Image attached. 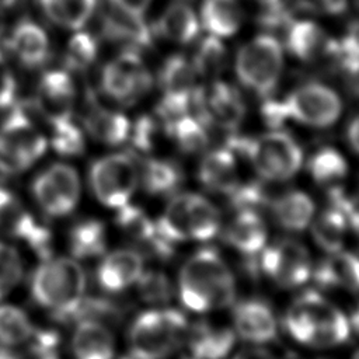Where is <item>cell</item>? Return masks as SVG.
Returning <instances> with one entry per match:
<instances>
[{
	"label": "cell",
	"instance_id": "obj_1",
	"mask_svg": "<svg viewBox=\"0 0 359 359\" xmlns=\"http://www.w3.org/2000/svg\"><path fill=\"white\" fill-rule=\"evenodd\" d=\"M182 304L192 311L205 313L234 303V276L213 248H202L182 265L178 278Z\"/></svg>",
	"mask_w": 359,
	"mask_h": 359
},
{
	"label": "cell",
	"instance_id": "obj_2",
	"mask_svg": "<svg viewBox=\"0 0 359 359\" xmlns=\"http://www.w3.org/2000/svg\"><path fill=\"white\" fill-rule=\"evenodd\" d=\"M285 327L300 344L313 348H332L351 334L346 316L318 292H303L287 309Z\"/></svg>",
	"mask_w": 359,
	"mask_h": 359
},
{
	"label": "cell",
	"instance_id": "obj_3",
	"mask_svg": "<svg viewBox=\"0 0 359 359\" xmlns=\"http://www.w3.org/2000/svg\"><path fill=\"white\" fill-rule=\"evenodd\" d=\"M87 276L73 257H48L31 278L32 299L60 318H73L86 297Z\"/></svg>",
	"mask_w": 359,
	"mask_h": 359
},
{
	"label": "cell",
	"instance_id": "obj_4",
	"mask_svg": "<svg viewBox=\"0 0 359 359\" xmlns=\"http://www.w3.org/2000/svg\"><path fill=\"white\" fill-rule=\"evenodd\" d=\"M227 149L247 157L255 171L268 181H286L302 167L303 151L287 132L272 129L257 137L231 135Z\"/></svg>",
	"mask_w": 359,
	"mask_h": 359
},
{
	"label": "cell",
	"instance_id": "obj_5",
	"mask_svg": "<svg viewBox=\"0 0 359 359\" xmlns=\"http://www.w3.org/2000/svg\"><path fill=\"white\" fill-rule=\"evenodd\" d=\"M188 327L185 316L175 309L143 311L129 327V353L139 359H164L185 342Z\"/></svg>",
	"mask_w": 359,
	"mask_h": 359
},
{
	"label": "cell",
	"instance_id": "obj_6",
	"mask_svg": "<svg viewBox=\"0 0 359 359\" xmlns=\"http://www.w3.org/2000/svg\"><path fill=\"white\" fill-rule=\"evenodd\" d=\"M283 69L279 41L269 34L254 36L243 45L236 57V73L243 86L258 95L271 97Z\"/></svg>",
	"mask_w": 359,
	"mask_h": 359
},
{
	"label": "cell",
	"instance_id": "obj_7",
	"mask_svg": "<svg viewBox=\"0 0 359 359\" xmlns=\"http://www.w3.org/2000/svg\"><path fill=\"white\" fill-rule=\"evenodd\" d=\"M88 178L94 196L102 205L119 209L136 191L139 170L130 156L115 153L94 161Z\"/></svg>",
	"mask_w": 359,
	"mask_h": 359
},
{
	"label": "cell",
	"instance_id": "obj_8",
	"mask_svg": "<svg viewBox=\"0 0 359 359\" xmlns=\"http://www.w3.org/2000/svg\"><path fill=\"white\" fill-rule=\"evenodd\" d=\"M191 104L196 108V118L205 126L217 125L233 132L245 116V102L240 91L220 80H213L206 87L196 86Z\"/></svg>",
	"mask_w": 359,
	"mask_h": 359
},
{
	"label": "cell",
	"instance_id": "obj_9",
	"mask_svg": "<svg viewBox=\"0 0 359 359\" xmlns=\"http://www.w3.org/2000/svg\"><path fill=\"white\" fill-rule=\"evenodd\" d=\"M261 269L278 286L294 289L311 278L313 262L303 244L283 238L262 250Z\"/></svg>",
	"mask_w": 359,
	"mask_h": 359
},
{
	"label": "cell",
	"instance_id": "obj_10",
	"mask_svg": "<svg viewBox=\"0 0 359 359\" xmlns=\"http://www.w3.org/2000/svg\"><path fill=\"white\" fill-rule=\"evenodd\" d=\"M77 171L62 163L50 165L32 181V194L39 208L52 217L69 215L80 199Z\"/></svg>",
	"mask_w": 359,
	"mask_h": 359
},
{
	"label": "cell",
	"instance_id": "obj_11",
	"mask_svg": "<svg viewBox=\"0 0 359 359\" xmlns=\"http://www.w3.org/2000/svg\"><path fill=\"white\" fill-rule=\"evenodd\" d=\"M101 86L109 97L129 105L150 90L151 76L140 55L126 50L105 65Z\"/></svg>",
	"mask_w": 359,
	"mask_h": 359
},
{
	"label": "cell",
	"instance_id": "obj_12",
	"mask_svg": "<svg viewBox=\"0 0 359 359\" xmlns=\"http://www.w3.org/2000/svg\"><path fill=\"white\" fill-rule=\"evenodd\" d=\"M289 119L309 126L327 128L335 123L342 111L339 95L330 87L310 83L292 91L285 100Z\"/></svg>",
	"mask_w": 359,
	"mask_h": 359
},
{
	"label": "cell",
	"instance_id": "obj_13",
	"mask_svg": "<svg viewBox=\"0 0 359 359\" xmlns=\"http://www.w3.org/2000/svg\"><path fill=\"white\" fill-rule=\"evenodd\" d=\"M115 222L121 233L137 245V251L142 255L146 252L161 259H167L172 255L174 244L160 236L156 222H153L143 209L126 203L118 209Z\"/></svg>",
	"mask_w": 359,
	"mask_h": 359
},
{
	"label": "cell",
	"instance_id": "obj_14",
	"mask_svg": "<svg viewBox=\"0 0 359 359\" xmlns=\"http://www.w3.org/2000/svg\"><path fill=\"white\" fill-rule=\"evenodd\" d=\"M143 271V257L137 250L119 248L101 257L95 278L105 292L119 293L135 285Z\"/></svg>",
	"mask_w": 359,
	"mask_h": 359
},
{
	"label": "cell",
	"instance_id": "obj_15",
	"mask_svg": "<svg viewBox=\"0 0 359 359\" xmlns=\"http://www.w3.org/2000/svg\"><path fill=\"white\" fill-rule=\"evenodd\" d=\"M234 332L241 339L257 344H268L276 338L278 324L273 310L259 299H247L233 309Z\"/></svg>",
	"mask_w": 359,
	"mask_h": 359
},
{
	"label": "cell",
	"instance_id": "obj_16",
	"mask_svg": "<svg viewBox=\"0 0 359 359\" xmlns=\"http://www.w3.org/2000/svg\"><path fill=\"white\" fill-rule=\"evenodd\" d=\"M286 48L297 59L314 63L321 59L335 60L337 41L310 20H294L286 29Z\"/></svg>",
	"mask_w": 359,
	"mask_h": 359
},
{
	"label": "cell",
	"instance_id": "obj_17",
	"mask_svg": "<svg viewBox=\"0 0 359 359\" xmlns=\"http://www.w3.org/2000/svg\"><path fill=\"white\" fill-rule=\"evenodd\" d=\"M74 86L70 76L62 70L45 73L36 90V108L49 121L70 119L74 102Z\"/></svg>",
	"mask_w": 359,
	"mask_h": 359
},
{
	"label": "cell",
	"instance_id": "obj_18",
	"mask_svg": "<svg viewBox=\"0 0 359 359\" xmlns=\"http://www.w3.org/2000/svg\"><path fill=\"white\" fill-rule=\"evenodd\" d=\"M224 238L241 255L257 257L266 245V224L258 212L237 210L224 230Z\"/></svg>",
	"mask_w": 359,
	"mask_h": 359
},
{
	"label": "cell",
	"instance_id": "obj_19",
	"mask_svg": "<svg viewBox=\"0 0 359 359\" xmlns=\"http://www.w3.org/2000/svg\"><path fill=\"white\" fill-rule=\"evenodd\" d=\"M70 351L74 359H114L115 338L105 324L79 320L70 338Z\"/></svg>",
	"mask_w": 359,
	"mask_h": 359
},
{
	"label": "cell",
	"instance_id": "obj_20",
	"mask_svg": "<svg viewBox=\"0 0 359 359\" xmlns=\"http://www.w3.org/2000/svg\"><path fill=\"white\" fill-rule=\"evenodd\" d=\"M198 180L206 189L229 196L240 184L233 151L216 149L205 154L198 168Z\"/></svg>",
	"mask_w": 359,
	"mask_h": 359
},
{
	"label": "cell",
	"instance_id": "obj_21",
	"mask_svg": "<svg viewBox=\"0 0 359 359\" xmlns=\"http://www.w3.org/2000/svg\"><path fill=\"white\" fill-rule=\"evenodd\" d=\"M185 341L194 359H223L234 346L236 332L230 328L198 321L188 327Z\"/></svg>",
	"mask_w": 359,
	"mask_h": 359
},
{
	"label": "cell",
	"instance_id": "obj_22",
	"mask_svg": "<svg viewBox=\"0 0 359 359\" xmlns=\"http://www.w3.org/2000/svg\"><path fill=\"white\" fill-rule=\"evenodd\" d=\"M0 136L34 163L43 156L48 142L34 122L20 109L13 111L0 129Z\"/></svg>",
	"mask_w": 359,
	"mask_h": 359
},
{
	"label": "cell",
	"instance_id": "obj_23",
	"mask_svg": "<svg viewBox=\"0 0 359 359\" xmlns=\"http://www.w3.org/2000/svg\"><path fill=\"white\" fill-rule=\"evenodd\" d=\"M311 278L324 287H342L351 292H359V255L344 252L342 250L330 254L313 268Z\"/></svg>",
	"mask_w": 359,
	"mask_h": 359
},
{
	"label": "cell",
	"instance_id": "obj_24",
	"mask_svg": "<svg viewBox=\"0 0 359 359\" xmlns=\"http://www.w3.org/2000/svg\"><path fill=\"white\" fill-rule=\"evenodd\" d=\"M41 227L13 192L0 188V234L28 243Z\"/></svg>",
	"mask_w": 359,
	"mask_h": 359
},
{
	"label": "cell",
	"instance_id": "obj_25",
	"mask_svg": "<svg viewBox=\"0 0 359 359\" xmlns=\"http://www.w3.org/2000/svg\"><path fill=\"white\" fill-rule=\"evenodd\" d=\"M185 222L188 240L209 241L220 230L222 219L219 209L205 196L187 192Z\"/></svg>",
	"mask_w": 359,
	"mask_h": 359
},
{
	"label": "cell",
	"instance_id": "obj_26",
	"mask_svg": "<svg viewBox=\"0 0 359 359\" xmlns=\"http://www.w3.org/2000/svg\"><path fill=\"white\" fill-rule=\"evenodd\" d=\"M276 223L287 231H302L313 220L314 202L302 191H289L271 202Z\"/></svg>",
	"mask_w": 359,
	"mask_h": 359
},
{
	"label": "cell",
	"instance_id": "obj_27",
	"mask_svg": "<svg viewBox=\"0 0 359 359\" xmlns=\"http://www.w3.org/2000/svg\"><path fill=\"white\" fill-rule=\"evenodd\" d=\"M10 46L15 57L28 67L42 65L48 56L49 42L45 31L32 21H21L13 31Z\"/></svg>",
	"mask_w": 359,
	"mask_h": 359
},
{
	"label": "cell",
	"instance_id": "obj_28",
	"mask_svg": "<svg viewBox=\"0 0 359 359\" xmlns=\"http://www.w3.org/2000/svg\"><path fill=\"white\" fill-rule=\"evenodd\" d=\"M154 31L177 43H189L199 34V21L194 10L184 1L168 6L154 25Z\"/></svg>",
	"mask_w": 359,
	"mask_h": 359
},
{
	"label": "cell",
	"instance_id": "obj_29",
	"mask_svg": "<svg viewBox=\"0 0 359 359\" xmlns=\"http://www.w3.org/2000/svg\"><path fill=\"white\" fill-rule=\"evenodd\" d=\"M84 125L93 139L109 146L123 143L130 132V122L123 114L101 107L88 111Z\"/></svg>",
	"mask_w": 359,
	"mask_h": 359
},
{
	"label": "cell",
	"instance_id": "obj_30",
	"mask_svg": "<svg viewBox=\"0 0 359 359\" xmlns=\"http://www.w3.org/2000/svg\"><path fill=\"white\" fill-rule=\"evenodd\" d=\"M69 248L74 259L101 258L107 251V230L97 219L79 220L69 233Z\"/></svg>",
	"mask_w": 359,
	"mask_h": 359
},
{
	"label": "cell",
	"instance_id": "obj_31",
	"mask_svg": "<svg viewBox=\"0 0 359 359\" xmlns=\"http://www.w3.org/2000/svg\"><path fill=\"white\" fill-rule=\"evenodd\" d=\"M201 21L210 35L231 36L243 22V8L238 0H203Z\"/></svg>",
	"mask_w": 359,
	"mask_h": 359
},
{
	"label": "cell",
	"instance_id": "obj_32",
	"mask_svg": "<svg viewBox=\"0 0 359 359\" xmlns=\"http://www.w3.org/2000/svg\"><path fill=\"white\" fill-rule=\"evenodd\" d=\"M104 18V31L114 39L128 41L137 46L151 43V28L140 15L129 14L115 6Z\"/></svg>",
	"mask_w": 359,
	"mask_h": 359
},
{
	"label": "cell",
	"instance_id": "obj_33",
	"mask_svg": "<svg viewBox=\"0 0 359 359\" xmlns=\"http://www.w3.org/2000/svg\"><path fill=\"white\" fill-rule=\"evenodd\" d=\"M139 180L149 194L168 195L182 184L184 172L174 161L149 158L142 165Z\"/></svg>",
	"mask_w": 359,
	"mask_h": 359
},
{
	"label": "cell",
	"instance_id": "obj_34",
	"mask_svg": "<svg viewBox=\"0 0 359 359\" xmlns=\"http://www.w3.org/2000/svg\"><path fill=\"white\" fill-rule=\"evenodd\" d=\"M348 229V220L345 215L330 206L318 215L311 224V236L314 243L328 254H335L342 250Z\"/></svg>",
	"mask_w": 359,
	"mask_h": 359
},
{
	"label": "cell",
	"instance_id": "obj_35",
	"mask_svg": "<svg viewBox=\"0 0 359 359\" xmlns=\"http://www.w3.org/2000/svg\"><path fill=\"white\" fill-rule=\"evenodd\" d=\"M45 14L57 25L80 29L91 17L97 0H39Z\"/></svg>",
	"mask_w": 359,
	"mask_h": 359
},
{
	"label": "cell",
	"instance_id": "obj_36",
	"mask_svg": "<svg viewBox=\"0 0 359 359\" xmlns=\"http://www.w3.org/2000/svg\"><path fill=\"white\" fill-rule=\"evenodd\" d=\"M164 130L174 139L178 149L187 154L201 153L209 144L206 126L198 118L188 114L170 123Z\"/></svg>",
	"mask_w": 359,
	"mask_h": 359
},
{
	"label": "cell",
	"instance_id": "obj_37",
	"mask_svg": "<svg viewBox=\"0 0 359 359\" xmlns=\"http://www.w3.org/2000/svg\"><path fill=\"white\" fill-rule=\"evenodd\" d=\"M35 328L24 310L13 304H0V345L14 348L27 344Z\"/></svg>",
	"mask_w": 359,
	"mask_h": 359
},
{
	"label": "cell",
	"instance_id": "obj_38",
	"mask_svg": "<svg viewBox=\"0 0 359 359\" xmlns=\"http://www.w3.org/2000/svg\"><path fill=\"white\" fill-rule=\"evenodd\" d=\"M227 62V50L224 43L215 35L206 36L198 46L192 67L196 76L215 80L224 69Z\"/></svg>",
	"mask_w": 359,
	"mask_h": 359
},
{
	"label": "cell",
	"instance_id": "obj_39",
	"mask_svg": "<svg viewBox=\"0 0 359 359\" xmlns=\"http://www.w3.org/2000/svg\"><path fill=\"white\" fill-rule=\"evenodd\" d=\"M307 168L316 182L327 185L339 181L346 175L348 163L334 147H323L309 160Z\"/></svg>",
	"mask_w": 359,
	"mask_h": 359
},
{
	"label": "cell",
	"instance_id": "obj_40",
	"mask_svg": "<svg viewBox=\"0 0 359 359\" xmlns=\"http://www.w3.org/2000/svg\"><path fill=\"white\" fill-rule=\"evenodd\" d=\"M137 292L143 302L150 304H165L172 297V286L170 279L161 271H143L137 279Z\"/></svg>",
	"mask_w": 359,
	"mask_h": 359
},
{
	"label": "cell",
	"instance_id": "obj_41",
	"mask_svg": "<svg viewBox=\"0 0 359 359\" xmlns=\"http://www.w3.org/2000/svg\"><path fill=\"white\" fill-rule=\"evenodd\" d=\"M52 125V147L63 156H79L84 150V139L81 130L72 123L70 119L50 122Z\"/></svg>",
	"mask_w": 359,
	"mask_h": 359
},
{
	"label": "cell",
	"instance_id": "obj_42",
	"mask_svg": "<svg viewBox=\"0 0 359 359\" xmlns=\"http://www.w3.org/2000/svg\"><path fill=\"white\" fill-rule=\"evenodd\" d=\"M22 259L18 251L0 241V302L15 289L22 278Z\"/></svg>",
	"mask_w": 359,
	"mask_h": 359
},
{
	"label": "cell",
	"instance_id": "obj_43",
	"mask_svg": "<svg viewBox=\"0 0 359 359\" xmlns=\"http://www.w3.org/2000/svg\"><path fill=\"white\" fill-rule=\"evenodd\" d=\"M97 42L86 32H77L67 43L65 53V63L69 69L81 72L86 70L95 59Z\"/></svg>",
	"mask_w": 359,
	"mask_h": 359
},
{
	"label": "cell",
	"instance_id": "obj_44",
	"mask_svg": "<svg viewBox=\"0 0 359 359\" xmlns=\"http://www.w3.org/2000/svg\"><path fill=\"white\" fill-rule=\"evenodd\" d=\"M230 203L237 210H254L259 213V209L271 205L272 201H269V194L266 188L254 181L248 184H238L234 191L229 195Z\"/></svg>",
	"mask_w": 359,
	"mask_h": 359
},
{
	"label": "cell",
	"instance_id": "obj_45",
	"mask_svg": "<svg viewBox=\"0 0 359 359\" xmlns=\"http://www.w3.org/2000/svg\"><path fill=\"white\" fill-rule=\"evenodd\" d=\"M335 60L344 72L359 63V20L351 21L342 38L337 41Z\"/></svg>",
	"mask_w": 359,
	"mask_h": 359
},
{
	"label": "cell",
	"instance_id": "obj_46",
	"mask_svg": "<svg viewBox=\"0 0 359 359\" xmlns=\"http://www.w3.org/2000/svg\"><path fill=\"white\" fill-rule=\"evenodd\" d=\"M158 125L154 118L151 116H140L133 128H130L129 136L132 139V143L136 149L140 151H150L156 143Z\"/></svg>",
	"mask_w": 359,
	"mask_h": 359
},
{
	"label": "cell",
	"instance_id": "obj_47",
	"mask_svg": "<svg viewBox=\"0 0 359 359\" xmlns=\"http://www.w3.org/2000/svg\"><path fill=\"white\" fill-rule=\"evenodd\" d=\"M32 163L0 136V172L14 175L25 171Z\"/></svg>",
	"mask_w": 359,
	"mask_h": 359
},
{
	"label": "cell",
	"instance_id": "obj_48",
	"mask_svg": "<svg viewBox=\"0 0 359 359\" xmlns=\"http://www.w3.org/2000/svg\"><path fill=\"white\" fill-rule=\"evenodd\" d=\"M261 114L265 125L269 126L271 129H279L289 119L285 102L279 100H273L271 97L265 98L261 108Z\"/></svg>",
	"mask_w": 359,
	"mask_h": 359
},
{
	"label": "cell",
	"instance_id": "obj_49",
	"mask_svg": "<svg viewBox=\"0 0 359 359\" xmlns=\"http://www.w3.org/2000/svg\"><path fill=\"white\" fill-rule=\"evenodd\" d=\"M15 95L14 76L0 53V108H7L13 104Z\"/></svg>",
	"mask_w": 359,
	"mask_h": 359
},
{
	"label": "cell",
	"instance_id": "obj_50",
	"mask_svg": "<svg viewBox=\"0 0 359 359\" xmlns=\"http://www.w3.org/2000/svg\"><path fill=\"white\" fill-rule=\"evenodd\" d=\"M151 0H109V3L129 14L143 15Z\"/></svg>",
	"mask_w": 359,
	"mask_h": 359
},
{
	"label": "cell",
	"instance_id": "obj_51",
	"mask_svg": "<svg viewBox=\"0 0 359 359\" xmlns=\"http://www.w3.org/2000/svg\"><path fill=\"white\" fill-rule=\"evenodd\" d=\"M233 359H276V358L265 348L248 346L237 352Z\"/></svg>",
	"mask_w": 359,
	"mask_h": 359
},
{
	"label": "cell",
	"instance_id": "obj_52",
	"mask_svg": "<svg viewBox=\"0 0 359 359\" xmlns=\"http://www.w3.org/2000/svg\"><path fill=\"white\" fill-rule=\"evenodd\" d=\"M317 6L324 8L327 13L339 14L346 8V0H316Z\"/></svg>",
	"mask_w": 359,
	"mask_h": 359
},
{
	"label": "cell",
	"instance_id": "obj_53",
	"mask_svg": "<svg viewBox=\"0 0 359 359\" xmlns=\"http://www.w3.org/2000/svg\"><path fill=\"white\" fill-rule=\"evenodd\" d=\"M346 220L359 241V203L355 199H353L349 210L346 212Z\"/></svg>",
	"mask_w": 359,
	"mask_h": 359
},
{
	"label": "cell",
	"instance_id": "obj_54",
	"mask_svg": "<svg viewBox=\"0 0 359 359\" xmlns=\"http://www.w3.org/2000/svg\"><path fill=\"white\" fill-rule=\"evenodd\" d=\"M346 136H348V142H349L351 147L359 154V116L355 118V119L349 123Z\"/></svg>",
	"mask_w": 359,
	"mask_h": 359
},
{
	"label": "cell",
	"instance_id": "obj_55",
	"mask_svg": "<svg viewBox=\"0 0 359 359\" xmlns=\"http://www.w3.org/2000/svg\"><path fill=\"white\" fill-rule=\"evenodd\" d=\"M346 74L349 88L359 97V63L344 72Z\"/></svg>",
	"mask_w": 359,
	"mask_h": 359
},
{
	"label": "cell",
	"instance_id": "obj_56",
	"mask_svg": "<svg viewBox=\"0 0 359 359\" xmlns=\"http://www.w3.org/2000/svg\"><path fill=\"white\" fill-rule=\"evenodd\" d=\"M14 3H15V0H0V8L11 7Z\"/></svg>",
	"mask_w": 359,
	"mask_h": 359
},
{
	"label": "cell",
	"instance_id": "obj_57",
	"mask_svg": "<svg viewBox=\"0 0 359 359\" xmlns=\"http://www.w3.org/2000/svg\"><path fill=\"white\" fill-rule=\"evenodd\" d=\"M259 1L262 6H269V4H273V3H278L279 0H257Z\"/></svg>",
	"mask_w": 359,
	"mask_h": 359
},
{
	"label": "cell",
	"instance_id": "obj_58",
	"mask_svg": "<svg viewBox=\"0 0 359 359\" xmlns=\"http://www.w3.org/2000/svg\"><path fill=\"white\" fill-rule=\"evenodd\" d=\"M3 27H4V20H3V15H1V11H0V34L3 31Z\"/></svg>",
	"mask_w": 359,
	"mask_h": 359
},
{
	"label": "cell",
	"instance_id": "obj_59",
	"mask_svg": "<svg viewBox=\"0 0 359 359\" xmlns=\"http://www.w3.org/2000/svg\"><path fill=\"white\" fill-rule=\"evenodd\" d=\"M352 359H359V351H356L355 353H353V358Z\"/></svg>",
	"mask_w": 359,
	"mask_h": 359
},
{
	"label": "cell",
	"instance_id": "obj_60",
	"mask_svg": "<svg viewBox=\"0 0 359 359\" xmlns=\"http://www.w3.org/2000/svg\"><path fill=\"white\" fill-rule=\"evenodd\" d=\"M49 359H59V358H57V356H55V358H49Z\"/></svg>",
	"mask_w": 359,
	"mask_h": 359
},
{
	"label": "cell",
	"instance_id": "obj_61",
	"mask_svg": "<svg viewBox=\"0 0 359 359\" xmlns=\"http://www.w3.org/2000/svg\"><path fill=\"white\" fill-rule=\"evenodd\" d=\"M178 1H184V3H185V1H188V0H178Z\"/></svg>",
	"mask_w": 359,
	"mask_h": 359
}]
</instances>
